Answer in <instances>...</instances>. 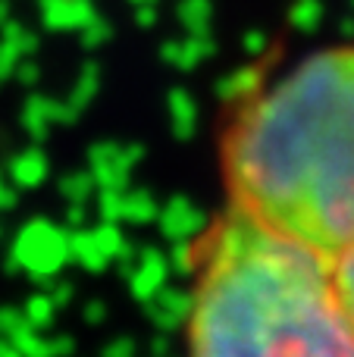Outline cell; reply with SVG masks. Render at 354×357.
Segmentation results:
<instances>
[{
    "label": "cell",
    "mask_w": 354,
    "mask_h": 357,
    "mask_svg": "<svg viewBox=\"0 0 354 357\" xmlns=\"http://www.w3.org/2000/svg\"><path fill=\"white\" fill-rule=\"evenodd\" d=\"M188 357H354L332 260L226 207L192 251Z\"/></svg>",
    "instance_id": "obj_2"
},
{
    "label": "cell",
    "mask_w": 354,
    "mask_h": 357,
    "mask_svg": "<svg viewBox=\"0 0 354 357\" xmlns=\"http://www.w3.org/2000/svg\"><path fill=\"white\" fill-rule=\"evenodd\" d=\"M332 270H336V285H339V295H342V304L354 323V245L342 257L332 260Z\"/></svg>",
    "instance_id": "obj_3"
},
{
    "label": "cell",
    "mask_w": 354,
    "mask_h": 357,
    "mask_svg": "<svg viewBox=\"0 0 354 357\" xmlns=\"http://www.w3.org/2000/svg\"><path fill=\"white\" fill-rule=\"evenodd\" d=\"M229 207L336 260L354 245V44L248 98L220 142Z\"/></svg>",
    "instance_id": "obj_1"
}]
</instances>
